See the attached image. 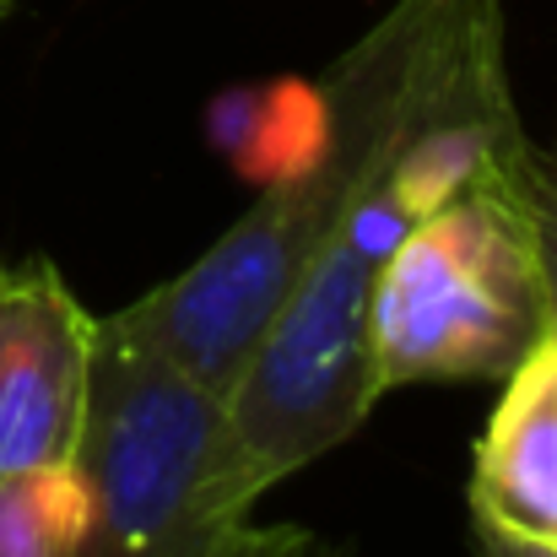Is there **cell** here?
<instances>
[{
  "instance_id": "cell-11",
  "label": "cell",
  "mask_w": 557,
  "mask_h": 557,
  "mask_svg": "<svg viewBox=\"0 0 557 557\" xmlns=\"http://www.w3.org/2000/svg\"><path fill=\"white\" fill-rule=\"evenodd\" d=\"M547 158H553V169H557V141H553V152H547Z\"/></svg>"
},
{
  "instance_id": "cell-6",
  "label": "cell",
  "mask_w": 557,
  "mask_h": 557,
  "mask_svg": "<svg viewBox=\"0 0 557 557\" xmlns=\"http://www.w3.org/2000/svg\"><path fill=\"white\" fill-rule=\"evenodd\" d=\"M471 525L557 547V331L504 379V395L476 438Z\"/></svg>"
},
{
  "instance_id": "cell-12",
  "label": "cell",
  "mask_w": 557,
  "mask_h": 557,
  "mask_svg": "<svg viewBox=\"0 0 557 557\" xmlns=\"http://www.w3.org/2000/svg\"><path fill=\"white\" fill-rule=\"evenodd\" d=\"M0 11H5V0H0Z\"/></svg>"
},
{
  "instance_id": "cell-1",
  "label": "cell",
  "mask_w": 557,
  "mask_h": 557,
  "mask_svg": "<svg viewBox=\"0 0 557 557\" xmlns=\"http://www.w3.org/2000/svg\"><path fill=\"white\" fill-rule=\"evenodd\" d=\"M515 141H525V125L509 92L504 5L466 0L389 152L227 384V471L249 509L358 433L379 400L369 369L379 265L428 211L487 174Z\"/></svg>"
},
{
  "instance_id": "cell-3",
  "label": "cell",
  "mask_w": 557,
  "mask_h": 557,
  "mask_svg": "<svg viewBox=\"0 0 557 557\" xmlns=\"http://www.w3.org/2000/svg\"><path fill=\"white\" fill-rule=\"evenodd\" d=\"M525 141L428 211L379 265L369 298L379 395L400 384H504L557 331L520 185Z\"/></svg>"
},
{
  "instance_id": "cell-8",
  "label": "cell",
  "mask_w": 557,
  "mask_h": 557,
  "mask_svg": "<svg viewBox=\"0 0 557 557\" xmlns=\"http://www.w3.org/2000/svg\"><path fill=\"white\" fill-rule=\"evenodd\" d=\"M520 185H525V200H531V222H536V244H542V265H547V293H553V320H557V169L536 141H525V152H520Z\"/></svg>"
},
{
  "instance_id": "cell-4",
  "label": "cell",
  "mask_w": 557,
  "mask_h": 557,
  "mask_svg": "<svg viewBox=\"0 0 557 557\" xmlns=\"http://www.w3.org/2000/svg\"><path fill=\"white\" fill-rule=\"evenodd\" d=\"M87 531L71 557H211L255 509L227 471V395L189 379L125 314L92 336L76 438Z\"/></svg>"
},
{
  "instance_id": "cell-9",
  "label": "cell",
  "mask_w": 557,
  "mask_h": 557,
  "mask_svg": "<svg viewBox=\"0 0 557 557\" xmlns=\"http://www.w3.org/2000/svg\"><path fill=\"white\" fill-rule=\"evenodd\" d=\"M211 557H342L325 536L304 531V525H260L255 515L238 520L233 531H222V542Z\"/></svg>"
},
{
  "instance_id": "cell-7",
  "label": "cell",
  "mask_w": 557,
  "mask_h": 557,
  "mask_svg": "<svg viewBox=\"0 0 557 557\" xmlns=\"http://www.w3.org/2000/svg\"><path fill=\"white\" fill-rule=\"evenodd\" d=\"M87 531V487L76 460L0 476V557H71Z\"/></svg>"
},
{
  "instance_id": "cell-2",
  "label": "cell",
  "mask_w": 557,
  "mask_h": 557,
  "mask_svg": "<svg viewBox=\"0 0 557 557\" xmlns=\"http://www.w3.org/2000/svg\"><path fill=\"white\" fill-rule=\"evenodd\" d=\"M460 5L466 0H395L320 76V141L309 163L271 180L265 195L180 276L120 309L189 379L227 395L304 265L320 255L389 152Z\"/></svg>"
},
{
  "instance_id": "cell-10",
  "label": "cell",
  "mask_w": 557,
  "mask_h": 557,
  "mask_svg": "<svg viewBox=\"0 0 557 557\" xmlns=\"http://www.w3.org/2000/svg\"><path fill=\"white\" fill-rule=\"evenodd\" d=\"M471 553L476 557H557V547H531V542L498 536V531H487V525H471Z\"/></svg>"
},
{
  "instance_id": "cell-5",
  "label": "cell",
  "mask_w": 557,
  "mask_h": 557,
  "mask_svg": "<svg viewBox=\"0 0 557 557\" xmlns=\"http://www.w3.org/2000/svg\"><path fill=\"white\" fill-rule=\"evenodd\" d=\"M98 320L49 260L0 265V476L65 466L87 417Z\"/></svg>"
}]
</instances>
